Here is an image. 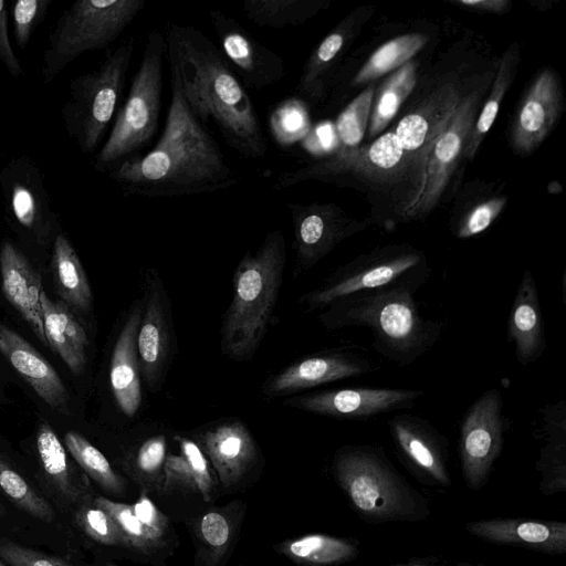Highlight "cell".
<instances>
[{
  "label": "cell",
  "mask_w": 566,
  "mask_h": 566,
  "mask_svg": "<svg viewBox=\"0 0 566 566\" xmlns=\"http://www.w3.org/2000/svg\"><path fill=\"white\" fill-rule=\"evenodd\" d=\"M0 273L6 300L30 325L38 339L48 346L40 303L41 277L24 254L10 241L0 247Z\"/></svg>",
  "instance_id": "obj_21"
},
{
  "label": "cell",
  "mask_w": 566,
  "mask_h": 566,
  "mask_svg": "<svg viewBox=\"0 0 566 566\" xmlns=\"http://www.w3.org/2000/svg\"><path fill=\"white\" fill-rule=\"evenodd\" d=\"M166 438L154 436L145 440L135 455V468L144 478H156L164 468L166 459Z\"/></svg>",
  "instance_id": "obj_45"
},
{
  "label": "cell",
  "mask_w": 566,
  "mask_h": 566,
  "mask_svg": "<svg viewBox=\"0 0 566 566\" xmlns=\"http://www.w3.org/2000/svg\"><path fill=\"white\" fill-rule=\"evenodd\" d=\"M143 306V302H137L133 306L116 339L111 358V388L118 408L126 417L135 416L142 403L136 339Z\"/></svg>",
  "instance_id": "obj_26"
},
{
  "label": "cell",
  "mask_w": 566,
  "mask_h": 566,
  "mask_svg": "<svg viewBox=\"0 0 566 566\" xmlns=\"http://www.w3.org/2000/svg\"><path fill=\"white\" fill-rule=\"evenodd\" d=\"M164 33L151 30L147 34L142 60L129 87L127 98L117 113L108 138L96 157V167H116L137 156L146 147L159 125L163 94Z\"/></svg>",
  "instance_id": "obj_6"
},
{
  "label": "cell",
  "mask_w": 566,
  "mask_h": 566,
  "mask_svg": "<svg viewBox=\"0 0 566 566\" xmlns=\"http://www.w3.org/2000/svg\"><path fill=\"white\" fill-rule=\"evenodd\" d=\"M132 507L139 522L160 542L168 527L167 517L144 493Z\"/></svg>",
  "instance_id": "obj_48"
},
{
  "label": "cell",
  "mask_w": 566,
  "mask_h": 566,
  "mask_svg": "<svg viewBox=\"0 0 566 566\" xmlns=\"http://www.w3.org/2000/svg\"><path fill=\"white\" fill-rule=\"evenodd\" d=\"M137 332V356L140 374L148 388L157 390L164 376L170 352L168 302L159 279H153L143 303Z\"/></svg>",
  "instance_id": "obj_17"
},
{
  "label": "cell",
  "mask_w": 566,
  "mask_h": 566,
  "mask_svg": "<svg viewBox=\"0 0 566 566\" xmlns=\"http://www.w3.org/2000/svg\"><path fill=\"white\" fill-rule=\"evenodd\" d=\"M166 56L195 117L212 122L240 155L259 159L268 149L254 104L220 49L193 25L165 24Z\"/></svg>",
  "instance_id": "obj_2"
},
{
  "label": "cell",
  "mask_w": 566,
  "mask_h": 566,
  "mask_svg": "<svg viewBox=\"0 0 566 566\" xmlns=\"http://www.w3.org/2000/svg\"><path fill=\"white\" fill-rule=\"evenodd\" d=\"M0 61L12 76L19 77L23 74L19 59L14 54L9 40L8 10L3 0H0Z\"/></svg>",
  "instance_id": "obj_49"
},
{
  "label": "cell",
  "mask_w": 566,
  "mask_h": 566,
  "mask_svg": "<svg viewBox=\"0 0 566 566\" xmlns=\"http://www.w3.org/2000/svg\"><path fill=\"white\" fill-rule=\"evenodd\" d=\"M332 469L352 507L367 523L421 522L430 514L424 496L380 447L344 446L335 453Z\"/></svg>",
  "instance_id": "obj_5"
},
{
  "label": "cell",
  "mask_w": 566,
  "mask_h": 566,
  "mask_svg": "<svg viewBox=\"0 0 566 566\" xmlns=\"http://www.w3.org/2000/svg\"><path fill=\"white\" fill-rule=\"evenodd\" d=\"M512 63V54H506L500 64L492 91L478 120L472 127L464 147L467 157L473 158L481 142L495 120L500 104L511 84Z\"/></svg>",
  "instance_id": "obj_38"
},
{
  "label": "cell",
  "mask_w": 566,
  "mask_h": 566,
  "mask_svg": "<svg viewBox=\"0 0 566 566\" xmlns=\"http://www.w3.org/2000/svg\"><path fill=\"white\" fill-rule=\"evenodd\" d=\"M134 48V38L124 41L97 69L76 77L71 84L63 117L83 153L95 149L114 116Z\"/></svg>",
  "instance_id": "obj_8"
},
{
  "label": "cell",
  "mask_w": 566,
  "mask_h": 566,
  "mask_svg": "<svg viewBox=\"0 0 566 566\" xmlns=\"http://www.w3.org/2000/svg\"><path fill=\"white\" fill-rule=\"evenodd\" d=\"M374 369L365 356L350 350H332L304 357L269 377L262 394L274 398L324 384L359 377Z\"/></svg>",
  "instance_id": "obj_15"
},
{
  "label": "cell",
  "mask_w": 566,
  "mask_h": 566,
  "mask_svg": "<svg viewBox=\"0 0 566 566\" xmlns=\"http://www.w3.org/2000/svg\"><path fill=\"white\" fill-rule=\"evenodd\" d=\"M423 395V391L412 389L355 387L293 396L284 405L322 416L366 419L410 409Z\"/></svg>",
  "instance_id": "obj_13"
},
{
  "label": "cell",
  "mask_w": 566,
  "mask_h": 566,
  "mask_svg": "<svg viewBox=\"0 0 566 566\" xmlns=\"http://www.w3.org/2000/svg\"><path fill=\"white\" fill-rule=\"evenodd\" d=\"M0 353L51 409L65 412L69 394L54 367L27 339L1 323Z\"/></svg>",
  "instance_id": "obj_20"
},
{
  "label": "cell",
  "mask_w": 566,
  "mask_h": 566,
  "mask_svg": "<svg viewBox=\"0 0 566 566\" xmlns=\"http://www.w3.org/2000/svg\"><path fill=\"white\" fill-rule=\"evenodd\" d=\"M200 443L223 486L235 484L256 457L255 441L238 419L227 420L206 430Z\"/></svg>",
  "instance_id": "obj_24"
},
{
  "label": "cell",
  "mask_w": 566,
  "mask_h": 566,
  "mask_svg": "<svg viewBox=\"0 0 566 566\" xmlns=\"http://www.w3.org/2000/svg\"><path fill=\"white\" fill-rule=\"evenodd\" d=\"M534 438L543 442L535 469L544 495L566 491V401L546 403L538 412Z\"/></svg>",
  "instance_id": "obj_23"
},
{
  "label": "cell",
  "mask_w": 566,
  "mask_h": 566,
  "mask_svg": "<svg viewBox=\"0 0 566 566\" xmlns=\"http://www.w3.org/2000/svg\"><path fill=\"white\" fill-rule=\"evenodd\" d=\"M0 557L10 566H72L62 557L48 555L12 542H0Z\"/></svg>",
  "instance_id": "obj_44"
},
{
  "label": "cell",
  "mask_w": 566,
  "mask_h": 566,
  "mask_svg": "<svg viewBox=\"0 0 566 566\" xmlns=\"http://www.w3.org/2000/svg\"><path fill=\"white\" fill-rule=\"evenodd\" d=\"M0 490L20 510L43 522L55 518L54 510L29 483L0 459Z\"/></svg>",
  "instance_id": "obj_37"
},
{
  "label": "cell",
  "mask_w": 566,
  "mask_h": 566,
  "mask_svg": "<svg viewBox=\"0 0 566 566\" xmlns=\"http://www.w3.org/2000/svg\"><path fill=\"white\" fill-rule=\"evenodd\" d=\"M461 98L453 84H446L399 120L394 133L412 159L423 164L433 142L451 119Z\"/></svg>",
  "instance_id": "obj_19"
},
{
  "label": "cell",
  "mask_w": 566,
  "mask_h": 566,
  "mask_svg": "<svg viewBox=\"0 0 566 566\" xmlns=\"http://www.w3.org/2000/svg\"><path fill=\"white\" fill-rule=\"evenodd\" d=\"M93 503L116 522L130 548L148 552L158 545L159 541L139 522L132 505L114 502L104 496L95 497Z\"/></svg>",
  "instance_id": "obj_39"
},
{
  "label": "cell",
  "mask_w": 566,
  "mask_h": 566,
  "mask_svg": "<svg viewBox=\"0 0 566 566\" xmlns=\"http://www.w3.org/2000/svg\"><path fill=\"white\" fill-rule=\"evenodd\" d=\"M146 6L145 0H78L64 10L43 54L49 84L78 55L112 44Z\"/></svg>",
  "instance_id": "obj_7"
},
{
  "label": "cell",
  "mask_w": 566,
  "mask_h": 566,
  "mask_svg": "<svg viewBox=\"0 0 566 566\" xmlns=\"http://www.w3.org/2000/svg\"><path fill=\"white\" fill-rule=\"evenodd\" d=\"M241 7L248 20L259 27L286 29L312 18L322 3L314 0H245Z\"/></svg>",
  "instance_id": "obj_31"
},
{
  "label": "cell",
  "mask_w": 566,
  "mask_h": 566,
  "mask_svg": "<svg viewBox=\"0 0 566 566\" xmlns=\"http://www.w3.org/2000/svg\"><path fill=\"white\" fill-rule=\"evenodd\" d=\"M428 275L422 253L410 247L389 248L361 255L339 268L322 285L303 295L301 302L307 310H323L358 292L405 282L423 284Z\"/></svg>",
  "instance_id": "obj_9"
},
{
  "label": "cell",
  "mask_w": 566,
  "mask_h": 566,
  "mask_svg": "<svg viewBox=\"0 0 566 566\" xmlns=\"http://www.w3.org/2000/svg\"><path fill=\"white\" fill-rule=\"evenodd\" d=\"M36 449L43 470L55 489L69 501H77L80 494L72 481L65 449L46 421L38 427Z\"/></svg>",
  "instance_id": "obj_33"
},
{
  "label": "cell",
  "mask_w": 566,
  "mask_h": 566,
  "mask_svg": "<svg viewBox=\"0 0 566 566\" xmlns=\"http://www.w3.org/2000/svg\"><path fill=\"white\" fill-rule=\"evenodd\" d=\"M418 282L358 292L331 303L318 316L328 329L364 326L376 352L400 367L427 354L442 334V323L424 317L413 294Z\"/></svg>",
  "instance_id": "obj_3"
},
{
  "label": "cell",
  "mask_w": 566,
  "mask_h": 566,
  "mask_svg": "<svg viewBox=\"0 0 566 566\" xmlns=\"http://www.w3.org/2000/svg\"><path fill=\"white\" fill-rule=\"evenodd\" d=\"M279 551L300 564L336 566L355 559L359 544L353 538L308 534L282 543Z\"/></svg>",
  "instance_id": "obj_29"
},
{
  "label": "cell",
  "mask_w": 566,
  "mask_h": 566,
  "mask_svg": "<svg viewBox=\"0 0 566 566\" xmlns=\"http://www.w3.org/2000/svg\"><path fill=\"white\" fill-rule=\"evenodd\" d=\"M0 566H4V565L0 562Z\"/></svg>",
  "instance_id": "obj_54"
},
{
  "label": "cell",
  "mask_w": 566,
  "mask_h": 566,
  "mask_svg": "<svg viewBox=\"0 0 566 566\" xmlns=\"http://www.w3.org/2000/svg\"><path fill=\"white\" fill-rule=\"evenodd\" d=\"M559 82L551 70L543 71L528 90L512 130L516 150L530 153L548 135L560 109Z\"/></svg>",
  "instance_id": "obj_22"
},
{
  "label": "cell",
  "mask_w": 566,
  "mask_h": 566,
  "mask_svg": "<svg viewBox=\"0 0 566 566\" xmlns=\"http://www.w3.org/2000/svg\"><path fill=\"white\" fill-rule=\"evenodd\" d=\"M374 93V86H368L338 116L336 132L340 147L336 159H343L356 151L368 126Z\"/></svg>",
  "instance_id": "obj_36"
},
{
  "label": "cell",
  "mask_w": 566,
  "mask_h": 566,
  "mask_svg": "<svg viewBox=\"0 0 566 566\" xmlns=\"http://www.w3.org/2000/svg\"><path fill=\"white\" fill-rule=\"evenodd\" d=\"M388 566H486L483 563H469V562H450L433 557L427 558H412L406 563H398Z\"/></svg>",
  "instance_id": "obj_50"
},
{
  "label": "cell",
  "mask_w": 566,
  "mask_h": 566,
  "mask_svg": "<svg viewBox=\"0 0 566 566\" xmlns=\"http://www.w3.org/2000/svg\"><path fill=\"white\" fill-rule=\"evenodd\" d=\"M480 96L473 92L461 98L451 119L433 142L423 160L420 187L403 209L405 216L429 212L443 193L474 125Z\"/></svg>",
  "instance_id": "obj_11"
},
{
  "label": "cell",
  "mask_w": 566,
  "mask_h": 566,
  "mask_svg": "<svg viewBox=\"0 0 566 566\" xmlns=\"http://www.w3.org/2000/svg\"><path fill=\"white\" fill-rule=\"evenodd\" d=\"M285 261V239L276 229L237 265L221 328V349L231 359H250L259 348L277 301Z\"/></svg>",
  "instance_id": "obj_4"
},
{
  "label": "cell",
  "mask_w": 566,
  "mask_h": 566,
  "mask_svg": "<svg viewBox=\"0 0 566 566\" xmlns=\"http://www.w3.org/2000/svg\"><path fill=\"white\" fill-rule=\"evenodd\" d=\"M64 443L77 464L101 488L112 493L124 490L123 479L113 470L105 455L82 434L67 431Z\"/></svg>",
  "instance_id": "obj_35"
},
{
  "label": "cell",
  "mask_w": 566,
  "mask_h": 566,
  "mask_svg": "<svg viewBox=\"0 0 566 566\" xmlns=\"http://www.w3.org/2000/svg\"><path fill=\"white\" fill-rule=\"evenodd\" d=\"M509 419L496 388L482 392L465 411L459 431L458 450L465 485L482 489L502 453Z\"/></svg>",
  "instance_id": "obj_10"
},
{
  "label": "cell",
  "mask_w": 566,
  "mask_h": 566,
  "mask_svg": "<svg viewBox=\"0 0 566 566\" xmlns=\"http://www.w3.org/2000/svg\"><path fill=\"white\" fill-rule=\"evenodd\" d=\"M416 84V63L408 61L379 87L369 117V136L381 133L409 96Z\"/></svg>",
  "instance_id": "obj_32"
},
{
  "label": "cell",
  "mask_w": 566,
  "mask_h": 566,
  "mask_svg": "<svg viewBox=\"0 0 566 566\" xmlns=\"http://www.w3.org/2000/svg\"><path fill=\"white\" fill-rule=\"evenodd\" d=\"M505 201V198H493L473 208L458 227L457 235L467 239L486 230L502 211Z\"/></svg>",
  "instance_id": "obj_43"
},
{
  "label": "cell",
  "mask_w": 566,
  "mask_h": 566,
  "mask_svg": "<svg viewBox=\"0 0 566 566\" xmlns=\"http://www.w3.org/2000/svg\"><path fill=\"white\" fill-rule=\"evenodd\" d=\"M171 99L163 134L147 154L128 158L111 177L128 195L165 198L210 193L240 182L219 144L190 111L170 70Z\"/></svg>",
  "instance_id": "obj_1"
},
{
  "label": "cell",
  "mask_w": 566,
  "mask_h": 566,
  "mask_svg": "<svg viewBox=\"0 0 566 566\" xmlns=\"http://www.w3.org/2000/svg\"><path fill=\"white\" fill-rule=\"evenodd\" d=\"M218 48L244 87L263 90L287 73L284 61L260 43L237 19L221 10L209 12Z\"/></svg>",
  "instance_id": "obj_12"
},
{
  "label": "cell",
  "mask_w": 566,
  "mask_h": 566,
  "mask_svg": "<svg viewBox=\"0 0 566 566\" xmlns=\"http://www.w3.org/2000/svg\"><path fill=\"white\" fill-rule=\"evenodd\" d=\"M2 513H3V510H2V507L0 505V516L2 515Z\"/></svg>",
  "instance_id": "obj_53"
},
{
  "label": "cell",
  "mask_w": 566,
  "mask_h": 566,
  "mask_svg": "<svg viewBox=\"0 0 566 566\" xmlns=\"http://www.w3.org/2000/svg\"><path fill=\"white\" fill-rule=\"evenodd\" d=\"M199 532L214 554L221 555L230 541L231 527L224 515L209 512L200 518Z\"/></svg>",
  "instance_id": "obj_46"
},
{
  "label": "cell",
  "mask_w": 566,
  "mask_h": 566,
  "mask_svg": "<svg viewBox=\"0 0 566 566\" xmlns=\"http://www.w3.org/2000/svg\"><path fill=\"white\" fill-rule=\"evenodd\" d=\"M507 340L513 344L516 359L523 366L541 358L546 348L539 296L530 270L523 273L511 306Z\"/></svg>",
  "instance_id": "obj_25"
},
{
  "label": "cell",
  "mask_w": 566,
  "mask_h": 566,
  "mask_svg": "<svg viewBox=\"0 0 566 566\" xmlns=\"http://www.w3.org/2000/svg\"><path fill=\"white\" fill-rule=\"evenodd\" d=\"M179 443L182 457L187 460L191 470L196 489L200 492L201 496L206 502L210 501L213 480L209 471L208 461L203 451L192 440L176 437Z\"/></svg>",
  "instance_id": "obj_42"
},
{
  "label": "cell",
  "mask_w": 566,
  "mask_h": 566,
  "mask_svg": "<svg viewBox=\"0 0 566 566\" xmlns=\"http://www.w3.org/2000/svg\"><path fill=\"white\" fill-rule=\"evenodd\" d=\"M51 0H18L12 8L14 38L24 49L34 28L43 19Z\"/></svg>",
  "instance_id": "obj_41"
},
{
  "label": "cell",
  "mask_w": 566,
  "mask_h": 566,
  "mask_svg": "<svg viewBox=\"0 0 566 566\" xmlns=\"http://www.w3.org/2000/svg\"><path fill=\"white\" fill-rule=\"evenodd\" d=\"M427 36L419 33L403 34L378 48L354 77L355 84L370 82L389 71L399 69L422 49Z\"/></svg>",
  "instance_id": "obj_34"
},
{
  "label": "cell",
  "mask_w": 566,
  "mask_h": 566,
  "mask_svg": "<svg viewBox=\"0 0 566 566\" xmlns=\"http://www.w3.org/2000/svg\"><path fill=\"white\" fill-rule=\"evenodd\" d=\"M106 566H117V565L113 564V563H107Z\"/></svg>",
  "instance_id": "obj_52"
},
{
  "label": "cell",
  "mask_w": 566,
  "mask_h": 566,
  "mask_svg": "<svg viewBox=\"0 0 566 566\" xmlns=\"http://www.w3.org/2000/svg\"><path fill=\"white\" fill-rule=\"evenodd\" d=\"M75 517L83 532L93 541L108 546L130 548L116 522L94 503L82 505Z\"/></svg>",
  "instance_id": "obj_40"
},
{
  "label": "cell",
  "mask_w": 566,
  "mask_h": 566,
  "mask_svg": "<svg viewBox=\"0 0 566 566\" xmlns=\"http://www.w3.org/2000/svg\"><path fill=\"white\" fill-rule=\"evenodd\" d=\"M164 489L195 490L196 484L187 460L182 455L168 454L164 463Z\"/></svg>",
  "instance_id": "obj_47"
},
{
  "label": "cell",
  "mask_w": 566,
  "mask_h": 566,
  "mask_svg": "<svg viewBox=\"0 0 566 566\" xmlns=\"http://www.w3.org/2000/svg\"><path fill=\"white\" fill-rule=\"evenodd\" d=\"M51 268L62 302L77 311L87 312L92 304L91 285L80 258L63 233L54 239Z\"/></svg>",
  "instance_id": "obj_28"
},
{
  "label": "cell",
  "mask_w": 566,
  "mask_h": 566,
  "mask_svg": "<svg viewBox=\"0 0 566 566\" xmlns=\"http://www.w3.org/2000/svg\"><path fill=\"white\" fill-rule=\"evenodd\" d=\"M293 224L294 276L310 270L339 243L349 230L328 205L286 202Z\"/></svg>",
  "instance_id": "obj_16"
},
{
  "label": "cell",
  "mask_w": 566,
  "mask_h": 566,
  "mask_svg": "<svg viewBox=\"0 0 566 566\" xmlns=\"http://www.w3.org/2000/svg\"><path fill=\"white\" fill-rule=\"evenodd\" d=\"M465 531L483 541L551 555L566 553V523L530 518H486L467 522Z\"/></svg>",
  "instance_id": "obj_18"
},
{
  "label": "cell",
  "mask_w": 566,
  "mask_h": 566,
  "mask_svg": "<svg viewBox=\"0 0 566 566\" xmlns=\"http://www.w3.org/2000/svg\"><path fill=\"white\" fill-rule=\"evenodd\" d=\"M32 176L31 169L21 177L20 167H10L2 182L9 213L25 230L35 229L49 208L40 180Z\"/></svg>",
  "instance_id": "obj_30"
},
{
  "label": "cell",
  "mask_w": 566,
  "mask_h": 566,
  "mask_svg": "<svg viewBox=\"0 0 566 566\" xmlns=\"http://www.w3.org/2000/svg\"><path fill=\"white\" fill-rule=\"evenodd\" d=\"M389 431L402 463L422 483L448 488V440L427 419L397 413L388 421Z\"/></svg>",
  "instance_id": "obj_14"
},
{
  "label": "cell",
  "mask_w": 566,
  "mask_h": 566,
  "mask_svg": "<svg viewBox=\"0 0 566 566\" xmlns=\"http://www.w3.org/2000/svg\"><path fill=\"white\" fill-rule=\"evenodd\" d=\"M460 2L464 6H471L493 12L503 11L509 4L505 0H461Z\"/></svg>",
  "instance_id": "obj_51"
},
{
  "label": "cell",
  "mask_w": 566,
  "mask_h": 566,
  "mask_svg": "<svg viewBox=\"0 0 566 566\" xmlns=\"http://www.w3.org/2000/svg\"><path fill=\"white\" fill-rule=\"evenodd\" d=\"M48 346L54 350L74 374L83 371L86 364L87 334L70 307L53 301L45 291L40 295Z\"/></svg>",
  "instance_id": "obj_27"
}]
</instances>
